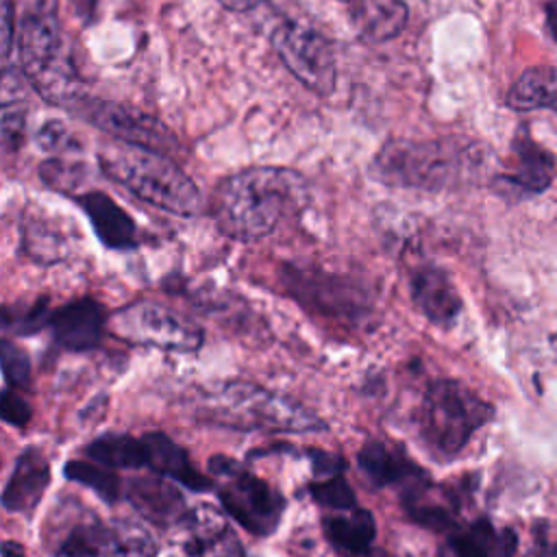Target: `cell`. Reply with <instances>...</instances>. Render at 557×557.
<instances>
[{"instance_id": "obj_1", "label": "cell", "mask_w": 557, "mask_h": 557, "mask_svg": "<svg viewBox=\"0 0 557 557\" xmlns=\"http://www.w3.org/2000/svg\"><path fill=\"white\" fill-rule=\"evenodd\" d=\"M305 198V181L283 168H248L222 181L211 200L218 228L239 242L270 235Z\"/></svg>"}, {"instance_id": "obj_2", "label": "cell", "mask_w": 557, "mask_h": 557, "mask_svg": "<svg viewBox=\"0 0 557 557\" xmlns=\"http://www.w3.org/2000/svg\"><path fill=\"white\" fill-rule=\"evenodd\" d=\"M22 9L15 41L24 76L44 100L74 107L85 98L83 81L57 17V0H24Z\"/></svg>"}, {"instance_id": "obj_3", "label": "cell", "mask_w": 557, "mask_h": 557, "mask_svg": "<svg viewBox=\"0 0 557 557\" xmlns=\"http://www.w3.org/2000/svg\"><path fill=\"white\" fill-rule=\"evenodd\" d=\"M102 172L148 205L176 215H196L202 196L196 183L163 152L135 144H104L98 150Z\"/></svg>"}, {"instance_id": "obj_4", "label": "cell", "mask_w": 557, "mask_h": 557, "mask_svg": "<svg viewBox=\"0 0 557 557\" xmlns=\"http://www.w3.org/2000/svg\"><path fill=\"white\" fill-rule=\"evenodd\" d=\"M198 411L205 420L231 429L324 431V422L307 407L246 381H226L209 387L200 398Z\"/></svg>"}, {"instance_id": "obj_5", "label": "cell", "mask_w": 557, "mask_h": 557, "mask_svg": "<svg viewBox=\"0 0 557 557\" xmlns=\"http://www.w3.org/2000/svg\"><path fill=\"white\" fill-rule=\"evenodd\" d=\"M492 418V407L457 381H435L418 409V431L431 455L450 459Z\"/></svg>"}, {"instance_id": "obj_6", "label": "cell", "mask_w": 557, "mask_h": 557, "mask_svg": "<svg viewBox=\"0 0 557 557\" xmlns=\"http://www.w3.org/2000/svg\"><path fill=\"white\" fill-rule=\"evenodd\" d=\"M218 498L228 516L255 535H270L283 513V496L261 476L231 457L209 461Z\"/></svg>"}, {"instance_id": "obj_7", "label": "cell", "mask_w": 557, "mask_h": 557, "mask_svg": "<svg viewBox=\"0 0 557 557\" xmlns=\"http://www.w3.org/2000/svg\"><path fill=\"white\" fill-rule=\"evenodd\" d=\"M109 326L122 339L150 348L194 352L202 346V329L196 322L154 302H133L117 309Z\"/></svg>"}, {"instance_id": "obj_8", "label": "cell", "mask_w": 557, "mask_h": 557, "mask_svg": "<svg viewBox=\"0 0 557 557\" xmlns=\"http://www.w3.org/2000/svg\"><path fill=\"white\" fill-rule=\"evenodd\" d=\"M272 46L305 87L320 96L333 91L335 57L331 44L318 30L298 22H283L272 33Z\"/></svg>"}, {"instance_id": "obj_9", "label": "cell", "mask_w": 557, "mask_h": 557, "mask_svg": "<svg viewBox=\"0 0 557 557\" xmlns=\"http://www.w3.org/2000/svg\"><path fill=\"white\" fill-rule=\"evenodd\" d=\"M74 107L78 115L89 120V124L120 141L144 146L157 152H170L176 148V137L170 133V128L139 109L91 98H81Z\"/></svg>"}, {"instance_id": "obj_10", "label": "cell", "mask_w": 557, "mask_h": 557, "mask_svg": "<svg viewBox=\"0 0 557 557\" xmlns=\"http://www.w3.org/2000/svg\"><path fill=\"white\" fill-rule=\"evenodd\" d=\"M376 174L387 183L411 187H437L453 174V157L442 144H387L376 161Z\"/></svg>"}, {"instance_id": "obj_11", "label": "cell", "mask_w": 557, "mask_h": 557, "mask_svg": "<svg viewBox=\"0 0 557 557\" xmlns=\"http://www.w3.org/2000/svg\"><path fill=\"white\" fill-rule=\"evenodd\" d=\"M172 531V557H246L237 533L211 505H194Z\"/></svg>"}, {"instance_id": "obj_12", "label": "cell", "mask_w": 557, "mask_h": 557, "mask_svg": "<svg viewBox=\"0 0 557 557\" xmlns=\"http://www.w3.org/2000/svg\"><path fill=\"white\" fill-rule=\"evenodd\" d=\"M126 522L100 520L94 511L70 509L48 529L52 557H98L111 550L124 535Z\"/></svg>"}, {"instance_id": "obj_13", "label": "cell", "mask_w": 557, "mask_h": 557, "mask_svg": "<svg viewBox=\"0 0 557 557\" xmlns=\"http://www.w3.org/2000/svg\"><path fill=\"white\" fill-rule=\"evenodd\" d=\"M48 324L54 339L67 350H91L100 344L107 315L100 302L94 298H78L52 311Z\"/></svg>"}, {"instance_id": "obj_14", "label": "cell", "mask_w": 557, "mask_h": 557, "mask_svg": "<svg viewBox=\"0 0 557 557\" xmlns=\"http://www.w3.org/2000/svg\"><path fill=\"white\" fill-rule=\"evenodd\" d=\"M50 483V463L39 448H26L13 466L2 492V505L13 513H30Z\"/></svg>"}, {"instance_id": "obj_15", "label": "cell", "mask_w": 557, "mask_h": 557, "mask_svg": "<svg viewBox=\"0 0 557 557\" xmlns=\"http://www.w3.org/2000/svg\"><path fill=\"white\" fill-rule=\"evenodd\" d=\"M516 533L498 529L490 520H476L453 529L440 546V557H513Z\"/></svg>"}, {"instance_id": "obj_16", "label": "cell", "mask_w": 557, "mask_h": 557, "mask_svg": "<svg viewBox=\"0 0 557 557\" xmlns=\"http://www.w3.org/2000/svg\"><path fill=\"white\" fill-rule=\"evenodd\" d=\"M126 498L144 518L161 527H174L187 511L181 492L159 472L152 476H135L128 483Z\"/></svg>"}, {"instance_id": "obj_17", "label": "cell", "mask_w": 557, "mask_h": 557, "mask_svg": "<svg viewBox=\"0 0 557 557\" xmlns=\"http://www.w3.org/2000/svg\"><path fill=\"white\" fill-rule=\"evenodd\" d=\"M357 461L361 472L374 485H398L405 492L407 487L426 479V474L405 455L403 448L389 446L379 440L363 444L357 455Z\"/></svg>"}, {"instance_id": "obj_18", "label": "cell", "mask_w": 557, "mask_h": 557, "mask_svg": "<svg viewBox=\"0 0 557 557\" xmlns=\"http://www.w3.org/2000/svg\"><path fill=\"white\" fill-rule=\"evenodd\" d=\"M416 307L433 324H450L461 311V298L448 274L440 268H420L411 276Z\"/></svg>"}, {"instance_id": "obj_19", "label": "cell", "mask_w": 557, "mask_h": 557, "mask_svg": "<svg viewBox=\"0 0 557 557\" xmlns=\"http://www.w3.org/2000/svg\"><path fill=\"white\" fill-rule=\"evenodd\" d=\"M76 200L89 215L91 226L104 246L115 250H128L137 246V226L113 198L102 191H87Z\"/></svg>"}, {"instance_id": "obj_20", "label": "cell", "mask_w": 557, "mask_h": 557, "mask_svg": "<svg viewBox=\"0 0 557 557\" xmlns=\"http://www.w3.org/2000/svg\"><path fill=\"white\" fill-rule=\"evenodd\" d=\"M322 529L329 544L337 553L348 557L368 553L376 535V524L372 513L357 505L346 509H331V513L322 518Z\"/></svg>"}, {"instance_id": "obj_21", "label": "cell", "mask_w": 557, "mask_h": 557, "mask_svg": "<svg viewBox=\"0 0 557 557\" xmlns=\"http://www.w3.org/2000/svg\"><path fill=\"white\" fill-rule=\"evenodd\" d=\"M144 444H146V461L152 472H159L172 481H178L189 490H207L211 485V481L191 466L187 453L168 435L146 433Z\"/></svg>"}, {"instance_id": "obj_22", "label": "cell", "mask_w": 557, "mask_h": 557, "mask_svg": "<svg viewBox=\"0 0 557 557\" xmlns=\"http://www.w3.org/2000/svg\"><path fill=\"white\" fill-rule=\"evenodd\" d=\"M507 104L516 111L553 109L557 113V67H529L511 85Z\"/></svg>"}, {"instance_id": "obj_23", "label": "cell", "mask_w": 557, "mask_h": 557, "mask_svg": "<svg viewBox=\"0 0 557 557\" xmlns=\"http://www.w3.org/2000/svg\"><path fill=\"white\" fill-rule=\"evenodd\" d=\"M315 481L311 483V496L324 509H346L355 505L352 490L344 476V461L333 455L313 453Z\"/></svg>"}, {"instance_id": "obj_24", "label": "cell", "mask_w": 557, "mask_h": 557, "mask_svg": "<svg viewBox=\"0 0 557 557\" xmlns=\"http://www.w3.org/2000/svg\"><path fill=\"white\" fill-rule=\"evenodd\" d=\"M513 150L518 154V163L511 174V183L527 191H544L555 174L553 157L531 139H516Z\"/></svg>"}, {"instance_id": "obj_25", "label": "cell", "mask_w": 557, "mask_h": 557, "mask_svg": "<svg viewBox=\"0 0 557 557\" xmlns=\"http://www.w3.org/2000/svg\"><path fill=\"white\" fill-rule=\"evenodd\" d=\"M87 457L107 468H141L146 461L144 437H131L120 433H109L96 437L87 448Z\"/></svg>"}, {"instance_id": "obj_26", "label": "cell", "mask_w": 557, "mask_h": 557, "mask_svg": "<svg viewBox=\"0 0 557 557\" xmlns=\"http://www.w3.org/2000/svg\"><path fill=\"white\" fill-rule=\"evenodd\" d=\"M409 9L405 0H368L363 9V35L370 41H387L407 26Z\"/></svg>"}, {"instance_id": "obj_27", "label": "cell", "mask_w": 557, "mask_h": 557, "mask_svg": "<svg viewBox=\"0 0 557 557\" xmlns=\"http://www.w3.org/2000/svg\"><path fill=\"white\" fill-rule=\"evenodd\" d=\"M65 476L70 481H76V483L85 485L87 490L96 492L107 503H115L117 496L122 494V485H120L117 474L111 468H107L98 461L74 459L65 466Z\"/></svg>"}, {"instance_id": "obj_28", "label": "cell", "mask_w": 557, "mask_h": 557, "mask_svg": "<svg viewBox=\"0 0 557 557\" xmlns=\"http://www.w3.org/2000/svg\"><path fill=\"white\" fill-rule=\"evenodd\" d=\"M154 555H157V544L152 535L139 524L126 522L122 540L111 550L98 557H154Z\"/></svg>"}, {"instance_id": "obj_29", "label": "cell", "mask_w": 557, "mask_h": 557, "mask_svg": "<svg viewBox=\"0 0 557 557\" xmlns=\"http://www.w3.org/2000/svg\"><path fill=\"white\" fill-rule=\"evenodd\" d=\"M2 359V372L11 387L22 389L30 383V361L22 348H17L11 339H2L0 348Z\"/></svg>"}, {"instance_id": "obj_30", "label": "cell", "mask_w": 557, "mask_h": 557, "mask_svg": "<svg viewBox=\"0 0 557 557\" xmlns=\"http://www.w3.org/2000/svg\"><path fill=\"white\" fill-rule=\"evenodd\" d=\"M41 178L54 189L70 191L83 181V170L70 161L50 159L41 165Z\"/></svg>"}, {"instance_id": "obj_31", "label": "cell", "mask_w": 557, "mask_h": 557, "mask_svg": "<svg viewBox=\"0 0 557 557\" xmlns=\"http://www.w3.org/2000/svg\"><path fill=\"white\" fill-rule=\"evenodd\" d=\"M0 413L2 420L13 424V426H24L30 420V407L28 403L17 394L15 387H7L2 392V400H0Z\"/></svg>"}, {"instance_id": "obj_32", "label": "cell", "mask_w": 557, "mask_h": 557, "mask_svg": "<svg viewBox=\"0 0 557 557\" xmlns=\"http://www.w3.org/2000/svg\"><path fill=\"white\" fill-rule=\"evenodd\" d=\"M533 557H557V524L542 520L533 529Z\"/></svg>"}, {"instance_id": "obj_33", "label": "cell", "mask_w": 557, "mask_h": 557, "mask_svg": "<svg viewBox=\"0 0 557 557\" xmlns=\"http://www.w3.org/2000/svg\"><path fill=\"white\" fill-rule=\"evenodd\" d=\"M24 128V113L17 111V102H2V139L4 144H17Z\"/></svg>"}, {"instance_id": "obj_34", "label": "cell", "mask_w": 557, "mask_h": 557, "mask_svg": "<svg viewBox=\"0 0 557 557\" xmlns=\"http://www.w3.org/2000/svg\"><path fill=\"white\" fill-rule=\"evenodd\" d=\"M67 131H65V126L61 124V122H57V120H52V122H48L39 133H37V144L44 148V150H48V152H57V150H61V148H65L67 146Z\"/></svg>"}, {"instance_id": "obj_35", "label": "cell", "mask_w": 557, "mask_h": 557, "mask_svg": "<svg viewBox=\"0 0 557 557\" xmlns=\"http://www.w3.org/2000/svg\"><path fill=\"white\" fill-rule=\"evenodd\" d=\"M13 44V4L11 0H2V57L4 61L11 54Z\"/></svg>"}, {"instance_id": "obj_36", "label": "cell", "mask_w": 557, "mask_h": 557, "mask_svg": "<svg viewBox=\"0 0 557 557\" xmlns=\"http://www.w3.org/2000/svg\"><path fill=\"white\" fill-rule=\"evenodd\" d=\"M261 2H263V0H220V4H222L224 9L237 11V13L250 11V9H255L257 4H261Z\"/></svg>"}, {"instance_id": "obj_37", "label": "cell", "mask_w": 557, "mask_h": 557, "mask_svg": "<svg viewBox=\"0 0 557 557\" xmlns=\"http://www.w3.org/2000/svg\"><path fill=\"white\" fill-rule=\"evenodd\" d=\"M2 557H24V550L15 542H4L2 544Z\"/></svg>"}, {"instance_id": "obj_38", "label": "cell", "mask_w": 557, "mask_h": 557, "mask_svg": "<svg viewBox=\"0 0 557 557\" xmlns=\"http://www.w3.org/2000/svg\"><path fill=\"white\" fill-rule=\"evenodd\" d=\"M546 13H548V26H550V33L555 35L557 39V0H553L548 7H546Z\"/></svg>"}, {"instance_id": "obj_39", "label": "cell", "mask_w": 557, "mask_h": 557, "mask_svg": "<svg viewBox=\"0 0 557 557\" xmlns=\"http://www.w3.org/2000/svg\"><path fill=\"white\" fill-rule=\"evenodd\" d=\"M344 2H348V0H344Z\"/></svg>"}]
</instances>
